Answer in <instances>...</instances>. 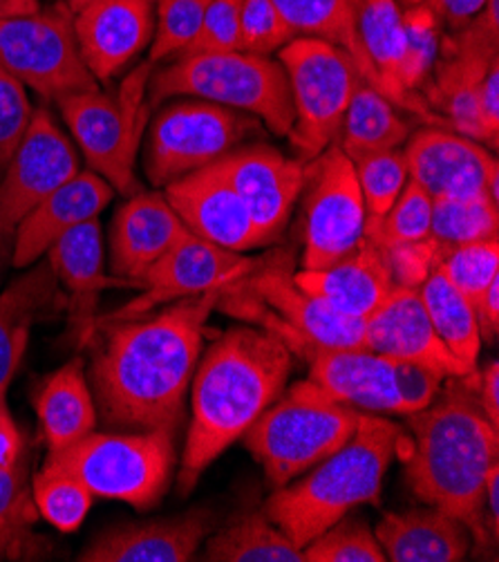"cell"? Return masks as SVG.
<instances>
[{
    "instance_id": "cell-9",
    "label": "cell",
    "mask_w": 499,
    "mask_h": 562,
    "mask_svg": "<svg viewBox=\"0 0 499 562\" xmlns=\"http://www.w3.org/2000/svg\"><path fill=\"white\" fill-rule=\"evenodd\" d=\"M175 467L173 435L161 430L90 432L47 456L43 469L83 482L94 497L120 499L146 512L163 497Z\"/></svg>"
},
{
    "instance_id": "cell-24",
    "label": "cell",
    "mask_w": 499,
    "mask_h": 562,
    "mask_svg": "<svg viewBox=\"0 0 499 562\" xmlns=\"http://www.w3.org/2000/svg\"><path fill=\"white\" fill-rule=\"evenodd\" d=\"M113 198L115 189L103 178L92 171H79L23 217L12 238V265L16 269L36 265L61 236L99 217Z\"/></svg>"
},
{
    "instance_id": "cell-18",
    "label": "cell",
    "mask_w": 499,
    "mask_h": 562,
    "mask_svg": "<svg viewBox=\"0 0 499 562\" xmlns=\"http://www.w3.org/2000/svg\"><path fill=\"white\" fill-rule=\"evenodd\" d=\"M163 198L191 234L217 247L245 254L269 245L247 204L217 164L204 166L163 187Z\"/></svg>"
},
{
    "instance_id": "cell-57",
    "label": "cell",
    "mask_w": 499,
    "mask_h": 562,
    "mask_svg": "<svg viewBox=\"0 0 499 562\" xmlns=\"http://www.w3.org/2000/svg\"><path fill=\"white\" fill-rule=\"evenodd\" d=\"M90 3H94V0H66V5L72 10V14L81 12L83 8H88Z\"/></svg>"
},
{
    "instance_id": "cell-53",
    "label": "cell",
    "mask_w": 499,
    "mask_h": 562,
    "mask_svg": "<svg viewBox=\"0 0 499 562\" xmlns=\"http://www.w3.org/2000/svg\"><path fill=\"white\" fill-rule=\"evenodd\" d=\"M475 314L481 331V341H492L499 329V278L492 280L490 288L484 292V296L475 303Z\"/></svg>"
},
{
    "instance_id": "cell-38",
    "label": "cell",
    "mask_w": 499,
    "mask_h": 562,
    "mask_svg": "<svg viewBox=\"0 0 499 562\" xmlns=\"http://www.w3.org/2000/svg\"><path fill=\"white\" fill-rule=\"evenodd\" d=\"M32 497L38 516L64 533H72L86 522L94 499L83 482L49 469H41V473H36L32 482Z\"/></svg>"
},
{
    "instance_id": "cell-13",
    "label": "cell",
    "mask_w": 499,
    "mask_h": 562,
    "mask_svg": "<svg viewBox=\"0 0 499 562\" xmlns=\"http://www.w3.org/2000/svg\"><path fill=\"white\" fill-rule=\"evenodd\" d=\"M303 269H325L365 240V202L352 159L339 144L305 164Z\"/></svg>"
},
{
    "instance_id": "cell-10",
    "label": "cell",
    "mask_w": 499,
    "mask_h": 562,
    "mask_svg": "<svg viewBox=\"0 0 499 562\" xmlns=\"http://www.w3.org/2000/svg\"><path fill=\"white\" fill-rule=\"evenodd\" d=\"M279 61L294 105L290 142L296 159L307 164L339 142L348 105L363 79L352 56L322 38L296 36L279 52Z\"/></svg>"
},
{
    "instance_id": "cell-32",
    "label": "cell",
    "mask_w": 499,
    "mask_h": 562,
    "mask_svg": "<svg viewBox=\"0 0 499 562\" xmlns=\"http://www.w3.org/2000/svg\"><path fill=\"white\" fill-rule=\"evenodd\" d=\"M273 3L298 36L322 38L343 47L356 64L361 79L376 90V75L359 38L361 0H273Z\"/></svg>"
},
{
    "instance_id": "cell-54",
    "label": "cell",
    "mask_w": 499,
    "mask_h": 562,
    "mask_svg": "<svg viewBox=\"0 0 499 562\" xmlns=\"http://www.w3.org/2000/svg\"><path fill=\"white\" fill-rule=\"evenodd\" d=\"M484 516L490 538L497 540L499 533V464L486 477V493H484Z\"/></svg>"
},
{
    "instance_id": "cell-42",
    "label": "cell",
    "mask_w": 499,
    "mask_h": 562,
    "mask_svg": "<svg viewBox=\"0 0 499 562\" xmlns=\"http://www.w3.org/2000/svg\"><path fill=\"white\" fill-rule=\"evenodd\" d=\"M439 269L451 280V285L475 307L492 280L499 278V238L453 247Z\"/></svg>"
},
{
    "instance_id": "cell-46",
    "label": "cell",
    "mask_w": 499,
    "mask_h": 562,
    "mask_svg": "<svg viewBox=\"0 0 499 562\" xmlns=\"http://www.w3.org/2000/svg\"><path fill=\"white\" fill-rule=\"evenodd\" d=\"M449 251H451L449 247H443L434 238L393 245L383 249L395 285L410 288V290H419L423 280L439 269V265L449 256Z\"/></svg>"
},
{
    "instance_id": "cell-25",
    "label": "cell",
    "mask_w": 499,
    "mask_h": 562,
    "mask_svg": "<svg viewBox=\"0 0 499 562\" xmlns=\"http://www.w3.org/2000/svg\"><path fill=\"white\" fill-rule=\"evenodd\" d=\"M359 38L376 75V90L385 99H390L399 110L410 112L426 126L451 128L449 122L428 105L426 97L412 94L404 86L406 34L399 0H361Z\"/></svg>"
},
{
    "instance_id": "cell-40",
    "label": "cell",
    "mask_w": 499,
    "mask_h": 562,
    "mask_svg": "<svg viewBox=\"0 0 499 562\" xmlns=\"http://www.w3.org/2000/svg\"><path fill=\"white\" fill-rule=\"evenodd\" d=\"M404 34H406L404 86L408 92L421 94L439 59L441 19L428 3L408 8L404 10Z\"/></svg>"
},
{
    "instance_id": "cell-39",
    "label": "cell",
    "mask_w": 499,
    "mask_h": 562,
    "mask_svg": "<svg viewBox=\"0 0 499 562\" xmlns=\"http://www.w3.org/2000/svg\"><path fill=\"white\" fill-rule=\"evenodd\" d=\"M430 220L432 198L417 182L408 180L406 189L395 200L390 211L365 229V238L381 249L426 240L430 238Z\"/></svg>"
},
{
    "instance_id": "cell-49",
    "label": "cell",
    "mask_w": 499,
    "mask_h": 562,
    "mask_svg": "<svg viewBox=\"0 0 499 562\" xmlns=\"http://www.w3.org/2000/svg\"><path fill=\"white\" fill-rule=\"evenodd\" d=\"M479 99V117L486 131L488 148H497L499 144V59L490 64L484 81L477 90Z\"/></svg>"
},
{
    "instance_id": "cell-37",
    "label": "cell",
    "mask_w": 499,
    "mask_h": 562,
    "mask_svg": "<svg viewBox=\"0 0 499 562\" xmlns=\"http://www.w3.org/2000/svg\"><path fill=\"white\" fill-rule=\"evenodd\" d=\"M365 202V229L376 224L406 189L410 176L404 150H376L350 157Z\"/></svg>"
},
{
    "instance_id": "cell-43",
    "label": "cell",
    "mask_w": 499,
    "mask_h": 562,
    "mask_svg": "<svg viewBox=\"0 0 499 562\" xmlns=\"http://www.w3.org/2000/svg\"><path fill=\"white\" fill-rule=\"evenodd\" d=\"M204 5V0H155V34L148 47L150 64L159 66L189 49L200 32Z\"/></svg>"
},
{
    "instance_id": "cell-14",
    "label": "cell",
    "mask_w": 499,
    "mask_h": 562,
    "mask_svg": "<svg viewBox=\"0 0 499 562\" xmlns=\"http://www.w3.org/2000/svg\"><path fill=\"white\" fill-rule=\"evenodd\" d=\"M262 258L217 247L189 232L144 273L139 280L141 294L97 321L139 318L157 307L225 290L253 273Z\"/></svg>"
},
{
    "instance_id": "cell-50",
    "label": "cell",
    "mask_w": 499,
    "mask_h": 562,
    "mask_svg": "<svg viewBox=\"0 0 499 562\" xmlns=\"http://www.w3.org/2000/svg\"><path fill=\"white\" fill-rule=\"evenodd\" d=\"M468 383L486 419L499 428V363L490 361L484 370L470 372Z\"/></svg>"
},
{
    "instance_id": "cell-15",
    "label": "cell",
    "mask_w": 499,
    "mask_h": 562,
    "mask_svg": "<svg viewBox=\"0 0 499 562\" xmlns=\"http://www.w3.org/2000/svg\"><path fill=\"white\" fill-rule=\"evenodd\" d=\"M81 171V157L52 112L34 108L30 128L0 180V247L14 238L23 217Z\"/></svg>"
},
{
    "instance_id": "cell-22",
    "label": "cell",
    "mask_w": 499,
    "mask_h": 562,
    "mask_svg": "<svg viewBox=\"0 0 499 562\" xmlns=\"http://www.w3.org/2000/svg\"><path fill=\"white\" fill-rule=\"evenodd\" d=\"M365 348L387 359L421 363L443 376L470 374L439 341L419 292L410 288H395L365 318Z\"/></svg>"
},
{
    "instance_id": "cell-28",
    "label": "cell",
    "mask_w": 499,
    "mask_h": 562,
    "mask_svg": "<svg viewBox=\"0 0 499 562\" xmlns=\"http://www.w3.org/2000/svg\"><path fill=\"white\" fill-rule=\"evenodd\" d=\"M59 307H66V296L47 260H38L0 294V395H8L21 368L34 323Z\"/></svg>"
},
{
    "instance_id": "cell-55",
    "label": "cell",
    "mask_w": 499,
    "mask_h": 562,
    "mask_svg": "<svg viewBox=\"0 0 499 562\" xmlns=\"http://www.w3.org/2000/svg\"><path fill=\"white\" fill-rule=\"evenodd\" d=\"M14 8L21 12V14H27V12H36L41 8V0H12Z\"/></svg>"
},
{
    "instance_id": "cell-56",
    "label": "cell",
    "mask_w": 499,
    "mask_h": 562,
    "mask_svg": "<svg viewBox=\"0 0 499 562\" xmlns=\"http://www.w3.org/2000/svg\"><path fill=\"white\" fill-rule=\"evenodd\" d=\"M12 14H21V12L14 8L12 0H0V19H3V16H12Z\"/></svg>"
},
{
    "instance_id": "cell-12",
    "label": "cell",
    "mask_w": 499,
    "mask_h": 562,
    "mask_svg": "<svg viewBox=\"0 0 499 562\" xmlns=\"http://www.w3.org/2000/svg\"><path fill=\"white\" fill-rule=\"evenodd\" d=\"M0 68L47 101L99 88L81 59L66 0L0 19Z\"/></svg>"
},
{
    "instance_id": "cell-58",
    "label": "cell",
    "mask_w": 499,
    "mask_h": 562,
    "mask_svg": "<svg viewBox=\"0 0 499 562\" xmlns=\"http://www.w3.org/2000/svg\"><path fill=\"white\" fill-rule=\"evenodd\" d=\"M421 3H428V0H399V5H401L404 10L417 8V5H421Z\"/></svg>"
},
{
    "instance_id": "cell-6",
    "label": "cell",
    "mask_w": 499,
    "mask_h": 562,
    "mask_svg": "<svg viewBox=\"0 0 499 562\" xmlns=\"http://www.w3.org/2000/svg\"><path fill=\"white\" fill-rule=\"evenodd\" d=\"M173 97L204 99L258 117L273 135L290 137L294 105L290 79L281 61L245 49L215 54H180V59L152 70L150 108Z\"/></svg>"
},
{
    "instance_id": "cell-5",
    "label": "cell",
    "mask_w": 499,
    "mask_h": 562,
    "mask_svg": "<svg viewBox=\"0 0 499 562\" xmlns=\"http://www.w3.org/2000/svg\"><path fill=\"white\" fill-rule=\"evenodd\" d=\"M215 310L262 325L305 361L318 348H365V321L331 310L298 288L287 251L264 256L253 273L222 290Z\"/></svg>"
},
{
    "instance_id": "cell-51",
    "label": "cell",
    "mask_w": 499,
    "mask_h": 562,
    "mask_svg": "<svg viewBox=\"0 0 499 562\" xmlns=\"http://www.w3.org/2000/svg\"><path fill=\"white\" fill-rule=\"evenodd\" d=\"M23 460V437L14 424L5 395H0V469H10Z\"/></svg>"
},
{
    "instance_id": "cell-47",
    "label": "cell",
    "mask_w": 499,
    "mask_h": 562,
    "mask_svg": "<svg viewBox=\"0 0 499 562\" xmlns=\"http://www.w3.org/2000/svg\"><path fill=\"white\" fill-rule=\"evenodd\" d=\"M242 0H208L197 36L184 54H215L240 49Z\"/></svg>"
},
{
    "instance_id": "cell-33",
    "label": "cell",
    "mask_w": 499,
    "mask_h": 562,
    "mask_svg": "<svg viewBox=\"0 0 499 562\" xmlns=\"http://www.w3.org/2000/svg\"><path fill=\"white\" fill-rule=\"evenodd\" d=\"M417 292L439 341L468 372H475L481 350V331L473 303L451 285L441 269L432 271Z\"/></svg>"
},
{
    "instance_id": "cell-1",
    "label": "cell",
    "mask_w": 499,
    "mask_h": 562,
    "mask_svg": "<svg viewBox=\"0 0 499 562\" xmlns=\"http://www.w3.org/2000/svg\"><path fill=\"white\" fill-rule=\"evenodd\" d=\"M219 294L184 299L139 318L97 321L90 379L105 424L175 437Z\"/></svg>"
},
{
    "instance_id": "cell-34",
    "label": "cell",
    "mask_w": 499,
    "mask_h": 562,
    "mask_svg": "<svg viewBox=\"0 0 499 562\" xmlns=\"http://www.w3.org/2000/svg\"><path fill=\"white\" fill-rule=\"evenodd\" d=\"M211 562H305L303 551L275 527L266 514H247L217 533L204 547Z\"/></svg>"
},
{
    "instance_id": "cell-60",
    "label": "cell",
    "mask_w": 499,
    "mask_h": 562,
    "mask_svg": "<svg viewBox=\"0 0 499 562\" xmlns=\"http://www.w3.org/2000/svg\"><path fill=\"white\" fill-rule=\"evenodd\" d=\"M152 3H155V0H152Z\"/></svg>"
},
{
    "instance_id": "cell-21",
    "label": "cell",
    "mask_w": 499,
    "mask_h": 562,
    "mask_svg": "<svg viewBox=\"0 0 499 562\" xmlns=\"http://www.w3.org/2000/svg\"><path fill=\"white\" fill-rule=\"evenodd\" d=\"M217 516L191 509L182 516L128 522L99 533L81 553L83 562H186L213 533Z\"/></svg>"
},
{
    "instance_id": "cell-4",
    "label": "cell",
    "mask_w": 499,
    "mask_h": 562,
    "mask_svg": "<svg viewBox=\"0 0 499 562\" xmlns=\"http://www.w3.org/2000/svg\"><path fill=\"white\" fill-rule=\"evenodd\" d=\"M408 435L390 419L363 413L354 435L339 451L275 488L264 502L266 518L300 551L325 529L350 516L361 504H378L383 480Z\"/></svg>"
},
{
    "instance_id": "cell-26",
    "label": "cell",
    "mask_w": 499,
    "mask_h": 562,
    "mask_svg": "<svg viewBox=\"0 0 499 562\" xmlns=\"http://www.w3.org/2000/svg\"><path fill=\"white\" fill-rule=\"evenodd\" d=\"M307 361L309 379L337 402L374 415H404L393 359L367 348H318Z\"/></svg>"
},
{
    "instance_id": "cell-48",
    "label": "cell",
    "mask_w": 499,
    "mask_h": 562,
    "mask_svg": "<svg viewBox=\"0 0 499 562\" xmlns=\"http://www.w3.org/2000/svg\"><path fill=\"white\" fill-rule=\"evenodd\" d=\"M395 361V376H397V387H399V397L404 404V415L419 413L428 408L443 387V381L449 376H443L441 372L426 368L421 363L412 361Z\"/></svg>"
},
{
    "instance_id": "cell-31",
    "label": "cell",
    "mask_w": 499,
    "mask_h": 562,
    "mask_svg": "<svg viewBox=\"0 0 499 562\" xmlns=\"http://www.w3.org/2000/svg\"><path fill=\"white\" fill-rule=\"evenodd\" d=\"M410 135L412 126L399 108L361 81L348 105L337 144L348 157H354L376 150H399Z\"/></svg>"
},
{
    "instance_id": "cell-36",
    "label": "cell",
    "mask_w": 499,
    "mask_h": 562,
    "mask_svg": "<svg viewBox=\"0 0 499 562\" xmlns=\"http://www.w3.org/2000/svg\"><path fill=\"white\" fill-rule=\"evenodd\" d=\"M499 209L488 195L432 200L430 238L443 247H460L477 240L497 238Z\"/></svg>"
},
{
    "instance_id": "cell-20",
    "label": "cell",
    "mask_w": 499,
    "mask_h": 562,
    "mask_svg": "<svg viewBox=\"0 0 499 562\" xmlns=\"http://www.w3.org/2000/svg\"><path fill=\"white\" fill-rule=\"evenodd\" d=\"M81 59L99 83H110L150 47L152 0H94L75 14Z\"/></svg>"
},
{
    "instance_id": "cell-17",
    "label": "cell",
    "mask_w": 499,
    "mask_h": 562,
    "mask_svg": "<svg viewBox=\"0 0 499 562\" xmlns=\"http://www.w3.org/2000/svg\"><path fill=\"white\" fill-rule=\"evenodd\" d=\"M215 164L247 204L264 240H279L300 200L305 164L266 144L238 146Z\"/></svg>"
},
{
    "instance_id": "cell-52",
    "label": "cell",
    "mask_w": 499,
    "mask_h": 562,
    "mask_svg": "<svg viewBox=\"0 0 499 562\" xmlns=\"http://www.w3.org/2000/svg\"><path fill=\"white\" fill-rule=\"evenodd\" d=\"M428 5L443 23H449L457 32L484 10L486 0H428Z\"/></svg>"
},
{
    "instance_id": "cell-19",
    "label": "cell",
    "mask_w": 499,
    "mask_h": 562,
    "mask_svg": "<svg viewBox=\"0 0 499 562\" xmlns=\"http://www.w3.org/2000/svg\"><path fill=\"white\" fill-rule=\"evenodd\" d=\"M47 265L57 276L66 296L68 336L77 348L90 346L97 325L101 294L110 288H133L135 283L105 273L103 232L99 217H92L66 236H61L45 254Z\"/></svg>"
},
{
    "instance_id": "cell-41",
    "label": "cell",
    "mask_w": 499,
    "mask_h": 562,
    "mask_svg": "<svg viewBox=\"0 0 499 562\" xmlns=\"http://www.w3.org/2000/svg\"><path fill=\"white\" fill-rule=\"evenodd\" d=\"M305 562H385V551L365 520L343 518L303 549Z\"/></svg>"
},
{
    "instance_id": "cell-27",
    "label": "cell",
    "mask_w": 499,
    "mask_h": 562,
    "mask_svg": "<svg viewBox=\"0 0 499 562\" xmlns=\"http://www.w3.org/2000/svg\"><path fill=\"white\" fill-rule=\"evenodd\" d=\"M294 280L331 310L361 321L397 288L383 249L367 238L343 260L325 269H303L294 273Z\"/></svg>"
},
{
    "instance_id": "cell-16",
    "label": "cell",
    "mask_w": 499,
    "mask_h": 562,
    "mask_svg": "<svg viewBox=\"0 0 499 562\" xmlns=\"http://www.w3.org/2000/svg\"><path fill=\"white\" fill-rule=\"evenodd\" d=\"M404 157L408 176L432 200L499 198V166L484 144L451 128L423 126L408 137Z\"/></svg>"
},
{
    "instance_id": "cell-35",
    "label": "cell",
    "mask_w": 499,
    "mask_h": 562,
    "mask_svg": "<svg viewBox=\"0 0 499 562\" xmlns=\"http://www.w3.org/2000/svg\"><path fill=\"white\" fill-rule=\"evenodd\" d=\"M36 518L25 460L0 469V558L19 560L41 553V538L32 533Z\"/></svg>"
},
{
    "instance_id": "cell-11",
    "label": "cell",
    "mask_w": 499,
    "mask_h": 562,
    "mask_svg": "<svg viewBox=\"0 0 499 562\" xmlns=\"http://www.w3.org/2000/svg\"><path fill=\"white\" fill-rule=\"evenodd\" d=\"M260 128L247 112L204 99L159 105L148 126L144 171L152 187L171 182L215 164Z\"/></svg>"
},
{
    "instance_id": "cell-59",
    "label": "cell",
    "mask_w": 499,
    "mask_h": 562,
    "mask_svg": "<svg viewBox=\"0 0 499 562\" xmlns=\"http://www.w3.org/2000/svg\"><path fill=\"white\" fill-rule=\"evenodd\" d=\"M204 3H208V0H204Z\"/></svg>"
},
{
    "instance_id": "cell-7",
    "label": "cell",
    "mask_w": 499,
    "mask_h": 562,
    "mask_svg": "<svg viewBox=\"0 0 499 562\" xmlns=\"http://www.w3.org/2000/svg\"><path fill=\"white\" fill-rule=\"evenodd\" d=\"M361 415L305 379L285 387L242 439L269 484L281 488L339 451L354 435Z\"/></svg>"
},
{
    "instance_id": "cell-30",
    "label": "cell",
    "mask_w": 499,
    "mask_h": 562,
    "mask_svg": "<svg viewBox=\"0 0 499 562\" xmlns=\"http://www.w3.org/2000/svg\"><path fill=\"white\" fill-rule=\"evenodd\" d=\"M34 408L49 453L94 432L97 404L83 359L77 357L52 372L36 392Z\"/></svg>"
},
{
    "instance_id": "cell-3",
    "label": "cell",
    "mask_w": 499,
    "mask_h": 562,
    "mask_svg": "<svg viewBox=\"0 0 499 562\" xmlns=\"http://www.w3.org/2000/svg\"><path fill=\"white\" fill-rule=\"evenodd\" d=\"M408 417L404 462L410 491L430 507L460 518L473 549L486 551V477L497 467L499 428L479 408L468 374L449 376L436 400Z\"/></svg>"
},
{
    "instance_id": "cell-8",
    "label": "cell",
    "mask_w": 499,
    "mask_h": 562,
    "mask_svg": "<svg viewBox=\"0 0 499 562\" xmlns=\"http://www.w3.org/2000/svg\"><path fill=\"white\" fill-rule=\"evenodd\" d=\"M152 70L155 64L146 59L115 90L99 86L54 101L88 164V171L103 178L124 198L141 191L135 168L152 110L148 101Z\"/></svg>"
},
{
    "instance_id": "cell-29",
    "label": "cell",
    "mask_w": 499,
    "mask_h": 562,
    "mask_svg": "<svg viewBox=\"0 0 499 562\" xmlns=\"http://www.w3.org/2000/svg\"><path fill=\"white\" fill-rule=\"evenodd\" d=\"M374 533L393 562H462L473 551L468 527L436 507L385 514Z\"/></svg>"
},
{
    "instance_id": "cell-23",
    "label": "cell",
    "mask_w": 499,
    "mask_h": 562,
    "mask_svg": "<svg viewBox=\"0 0 499 562\" xmlns=\"http://www.w3.org/2000/svg\"><path fill=\"white\" fill-rule=\"evenodd\" d=\"M189 229L159 191H139L117 209L110 227V269L139 290L144 273Z\"/></svg>"
},
{
    "instance_id": "cell-45",
    "label": "cell",
    "mask_w": 499,
    "mask_h": 562,
    "mask_svg": "<svg viewBox=\"0 0 499 562\" xmlns=\"http://www.w3.org/2000/svg\"><path fill=\"white\" fill-rule=\"evenodd\" d=\"M32 115L34 108L27 88L5 68H0V180L30 128Z\"/></svg>"
},
{
    "instance_id": "cell-2",
    "label": "cell",
    "mask_w": 499,
    "mask_h": 562,
    "mask_svg": "<svg viewBox=\"0 0 499 562\" xmlns=\"http://www.w3.org/2000/svg\"><path fill=\"white\" fill-rule=\"evenodd\" d=\"M292 370L294 355L266 329L231 327L217 336L191 381V424L180 469L184 495L283 395Z\"/></svg>"
},
{
    "instance_id": "cell-44",
    "label": "cell",
    "mask_w": 499,
    "mask_h": 562,
    "mask_svg": "<svg viewBox=\"0 0 499 562\" xmlns=\"http://www.w3.org/2000/svg\"><path fill=\"white\" fill-rule=\"evenodd\" d=\"M298 34L273 0H242L240 5V49L271 56L281 52Z\"/></svg>"
}]
</instances>
